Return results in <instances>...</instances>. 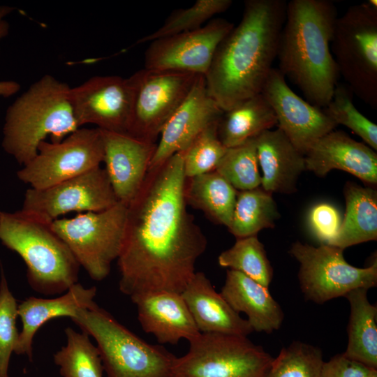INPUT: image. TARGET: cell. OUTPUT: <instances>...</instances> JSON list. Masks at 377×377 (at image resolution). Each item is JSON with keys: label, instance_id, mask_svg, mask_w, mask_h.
<instances>
[{"label": "cell", "instance_id": "cb8c5ba5", "mask_svg": "<svg viewBox=\"0 0 377 377\" xmlns=\"http://www.w3.org/2000/svg\"><path fill=\"white\" fill-rule=\"evenodd\" d=\"M221 295L238 313H244L253 331L271 334L278 330L284 313L268 288L244 274L228 269Z\"/></svg>", "mask_w": 377, "mask_h": 377}, {"label": "cell", "instance_id": "d590c367", "mask_svg": "<svg viewBox=\"0 0 377 377\" xmlns=\"http://www.w3.org/2000/svg\"><path fill=\"white\" fill-rule=\"evenodd\" d=\"M219 120L206 127L183 151V165L186 178L214 170L225 154L227 148L223 146L218 136Z\"/></svg>", "mask_w": 377, "mask_h": 377}, {"label": "cell", "instance_id": "8992f818", "mask_svg": "<svg viewBox=\"0 0 377 377\" xmlns=\"http://www.w3.org/2000/svg\"><path fill=\"white\" fill-rule=\"evenodd\" d=\"M72 320L95 339L107 377H175V355L145 341L97 304Z\"/></svg>", "mask_w": 377, "mask_h": 377}, {"label": "cell", "instance_id": "f546056e", "mask_svg": "<svg viewBox=\"0 0 377 377\" xmlns=\"http://www.w3.org/2000/svg\"><path fill=\"white\" fill-rule=\"evenodd\" d=\"M66 345L54 355L62 377H103V367L97 346L89 336L71 327L65 330Z\"/></svg>", "mask_w": 377, "mask_h": 377}, {"label": "cell", "instance_id": "2e32d148", "mask_svg": "<svg viewBox=\"0 0 377 377\" xmlns=\"http://www.w3.org/2000/svg\"><path fill=\"white\" fill-rule=\"evenodd\" d=\"M261 93L275 113L278 128L304 155L337 126L323 109L296 94L278 68L272 69Z\"/></svg>", "mask_w": 377, "mask_h": 377}, {"label": "cell", "instance_id": "7c38bea8", "mask_svg": "<svg viewBox=\"0 0 377 377\" xmlns=\"http://www.w3.org/2000/svg\"><path fill=\"white\" fill-rule=\"evenodd\" d=\"M103 156L101 129L79 128L60 142H41L17 176L30 188L41 189L100 167Z\"/></svg>", "mask_w": 377, "mask_h": 377}, {"label": "cell", "instance_id": "ba28073f", "mask_svg": "<svg viewBox=\"0 0 377 377\" xmlns=\"http://www.w3.org/2000/svg\"><path fill=\"white\" fill-rule=\"evenodd\" d=\"M126 216L127 205L119 201L103 211L57 219L50 226L89 276L102 281L108 276L112 263L119 256Z\"/></svg>", "mask_w": 377, "mask_h": 377}, {"label": "cell", "instance_id": "52a82bcc", "mask_svg": "<svg viewBox=\"0 0 377 377\" xmlns=\"http://www.w3.org/2000/svg\"><path fill=\"white\" fill-rule=\"evenodd\" d=\"M339 75L358 98L377 108V1L350 6L338 17L331 41Z\"/></svg>", "mask_w": 377, "mask_h": 377}, {"label": "cell", "instance_id": "e0dca14e", "mask_svg": "<svg viewBox=\"0 0 377 377\" xmlns=\"http://www.w3.org/2000/svg\"><path fill=\"white\" fill-rule=\"evenodd\" d=\"M223 112L209 94L205 77L198 75L185 100L162 128L149 170L185 150L201 131L219 121Z\"/></svg>", "mask_w": 377, "mask_h": 377}, {"label": "cell", "instance_id": "4dcf8cb0", "mask_svg": "<svg viewBox=\"0 0 377 377\" xmlns=\"http://www.w3.org/2000/svg\"><path fill=\"white\" fill-rule=\"evenodd\" d=\"M218 263L221 267L239 272L267 288L273 278V268L257 235L237 239L230 248L219 256Z\"/></svg>", "mask_w": 377, "mask_h": 377}, {"label": "cell", "instance_id": "44dd1931", "mask_svg": "<svg viewBox=\"0 0 377 377\" xmlns=\"http://www.w3.org/2000/svg\"><path fill=\"white\" fill-rule=\"evenodd\" d=\"M96 292L94 286L86 288L77 283L59 297L47 299L29 297L21 302L17 306V315L22 327L14 353L26 355L31 361L33 339L40 327L60 317L72 320L81 310L94 307L96 305L94 302Z\"/></svg>", "mask_w": 377, "mask_h": 377}, {"label": "cell", "instance_id": "484cf974", "mask_svg": "<svg viewBox=\"0 0 377 377\" xmlns=\"http://www.w3.org/2000/svg\"><path fill=\"white\" fill-rule=\"evenodd\" d=\"M367 288H356L344 297L350 304L346 357L377 369V307L368 300Z\"/></svg>", "mask_w": 377, "mask_h": 377}, {"label": "cell", "instance_id": "4fadbf2b", "mask_svg": "<svg viewBox=\"0 0 377 377\" xmlns=\"http://www.w3.org/2000/svg\"><path fill=\"white\" fill-rule=\"evenodd\" d=\"M118 202L105 170L98 167L47 188L27 189L20 211L51 223L68 212H101Z\"/></svg>", "mask_w": 377, "mask_h": 377}, {"label": "cell", "instance_id": "30bf717a", "mask_svg": "<svg viewBox=\"0 0 377 377\" xmlns=\"http://www.w3.org/2000/svg\"><path fill=\"white\" fill-rule=\"evenodd\" d=\"M198 76L144 68L128 77L131 108L126 133L156 143L164 125L185 100Z\"/></svg>", "mask_w": 377, "mask_h": 377}, {"label": "cell", "instance_id": "277c9868", "mask_svg": "<svg viewBox=\"0 0 377 377\" xmlns=\"http://www.w3.org/2000/svg\"><path fill=\"white\" fill-rule=\"evenodd\" d=\"M70 89L66 83L45 75L8 108L2 147L18 163L31 161L47 135L58 142L79 128Z\"/></svg>", "mask_w": 377, "mask_h": 377}, {"label": "cell", "instance_id": "f35d334b", "mask_svg": "<svg viewBox=\"0 0 377 377\" xmlns=\"http://www.w3.org/2000/svg\"><path fill=\"white\" fill-rule=\"evenodd\" d=\"M371 369L338 354L324 362L321 377H367Z\"/></svg>", "mask_w": 377, "mask_h": 377}, {"label": "cell", "instance_id": "d4e9b609", "mask_svg": "<svg viewBox=\"0 0 377 377\" xmlns=\"http://www.w3.org/2000/svg\"><path fill=\"white\" fill-rule=\"evenodd\" d=\"M346 212L336 237L327 244L345 249L377 239V191L347 182Z\"/></svg>", "mask_w": 377, "mask_h": 377}, {"label": "cell", "instance_id": "ab89813d", "mask_svg": "<svg viewBox=\"0 0 377 377\" xmlns=\"http://www.w3.org/2000/svg\"><path fill=\"white\" fill-rule=\"evenodd\" d=\"M13 8L1 6H0V40L6 37L9 31V24L5 17L13 10ZM20 87L18 83L14 81H0V96L5 98L15 94Z\"/></svg>", "mask_w": 377, "mask_h": 377}, {"label": "cell", "instance_id": "603a6c76", "mask_svg": "<svg viewBox=\"0 0 377 377\" xmlns=\"http://www.w3.org/2000/svg\"><path fill=\"white\" fill-rule=\"evenodd\" d=\"M256 142L261 187L272 194L295 192L298 178L306 170L304 155L279 128L263 132Z\"/></svg>", "mask_w": 377, "mask_h": 377}, {"label": "cell", "instance_id": "5bb4252c", "mask_svg": "<svg viewBox=\"0 0 377 377\" xmlns=\"http://www.w3.org/2000/svg\"><path fill=\"white\" fill-rule=\"evenodd\" d=\"M234 26L226 19L214 18L197 29L151 41L145 68L205 76L218 45Z\"/></svg>", "mask_w": 377, "mask_h": 377}, {"label": "cell", "instance_id": "9a60e30c", "mask_svg": "<svg viewBox=\"0 0 377 377\" xmlns=\"http://www.w3.org/2000/svg\"><path fill=\"white\" fill-rule=\"evenodd\" d=\"M70 99L79 128L94 124L103 131L127 133L131 108L128 78L96 75L71 87Z\"/></svg>", "mask_w": 377, "mask_h": 377}, {"label": "cell", "instance_id": "e575fe53", "mask_svg": "<svg viewBox=\"0 0 377 377\" xmlns=\"http://www.w3.org/2000/svg\"><path fill=\"white\" fill-rule=\"evenodd\" d=\"M353 93L337 84L331 100L324 108L325 113L337 124L343 125L360 136L371 149H377V126L355 108Z\"/></svg>", "mask_w": 377, "mask_h": 377}, {"label": "cell", "instance_id": "d6a6232c", "mask_svg": "<svg viewBox=\"0 0 377 377\" xmlns=\"http://www.w3.org/2000/svg\"><path fill=\"white\" fill-rule=\"evenodd\" d=\"M232 3L231 0H197L188 8L172 11L161 27L140 38L138 43H150L158 38L200 28L215 15L227 10Z\"/></svg>", "mask_w": 377, "mask_h": 377}, {"label": "cell", "instance_id": "8fae6325", "mask_svg": "<svg viewBox=\"0 0 377 377\" xmlns=\"http://www.w3.org/2000/svg\"><path fill=\"white\" fill-rule=\"evenodd\" d=\"M289 253L300 263L302 292L316 304L344 297L356 288L369 289L377 285L376 260L367 267H356L345 260L343 249L327 244L313 246L295 242Z\"/></svg>", "mask_w": 377, "mask_h": 377}, {"label": "cell", "instance_id": "1f68e13d", "mask_svg": "<svg viewBox=\"0 0 377 377\" xmlns=\"http://www.w3.org/2000/svg\"><path fill=\"white\" fill-rule=\"evenodd\" d=\"M237 191L251 190L261 184L256 138L227 148L215 170Z\"/></svg>", "mask_w": 377, "mask_h": 377}, {"label": "cell", "instance_id": "836d02e7", "mask_svg": "<svg viewBox=\"0 0 377 377\" xmlns=\"http://www.w3.org/2000/svg\"><path fill=\"white\" fill-rule=\"evenodd\" d=\"M323 363L319 348L295 341L273 358L265 377H321Z\"/></svg>", "mask_w": 377, "mask_h": 377}, {"label": "cell", "instance_id": "74e56055", "mask_svg": "<svg viewBox=\"0 0 377 377\" xmlns=\"http://www.w3.org/2000/svg\"><path fill=\"white\" fill-rule=\"evenodd\" d=\"M309 221L322 244H330L337 235L341 224L338 210L327 203L315 205L309 212Z\"/></svg>", "mask_w": 377, "mask_h": 377}, {"label": "cell", "instance_id": "4316f807", "mask_svg": "<svg viewBox=\"0 0 377 377\" xmlns=\"http://www.w3.org/2000/svg\"><path fill=\"white\" fill-rule=\"evenodd\" d=\"M277 126L275 113L260 93L223 112L218 124V136L226 148L240 145Z\"/></svg>", "mask_w": 377, "mask_h": 377}, {"label": "cell", "instance_id": "83f0119b", "mask_svg": "<svg viewBox=\"0 0 377 377\" xmlns=\"http://www.w3.org/2000/svg\"><path fill=\"white\" fill-rule=\"evenodd\" d=\"M237 195V191L216 170L186 178V205L200 210L216 224L230 226Z\"/></svg>", "mask_w": 377, "mask_h": 377}, {"label": "cell", "instance_id": "3957f363", "mask_svg": "<svg viewBox=\"0 0 377 377\" xmlns=\"http://www.w3.org/2000/svg\"><path fill=\"white\" fill-rule=\"evenodd\" d=\"M337 17L331 1L292 0L279 41L278 69L320 108L331 100L340 75L330 47Z\"/></svg>", "mask_w": 377, "mask_h": 377}, {"label": "cell", "instance_id": "ac0fdd59", "mask_svg": "<svg viewBox=\"0 0 377 377\" xmlns=\"http://www.w3.org/2000/svg\"><path fill=\"white\" fill-rule=\"evenodd\" d=\"M101 131L105 170L118 201L128 205L144 182L156 143L140 140L126 133Z\"/></svg>", "mask_w": 377, "mask_h": 377}, {"label": "cell", "instance_id": "b9f144b4", "mask_svg": "<svg viewBox=\"0 0 377 377\" xmlns=\"http://www.w3.org/2000/svg\"><path fill=\"white\" fill-rule=\"evenodd\" d=\"M1 211H0V219H1Z\"/></svg>", "mask_w": 377, "mask_h": 377}, {"label": "cell", "instance_id": "7402d4cb", "mask_svg": "<svg viewBox=\"0 0 377 377\" xmlns=\"http://www.w3.org/2000/svg\"><path fill=\"white\" fill-rule=\"evenodd\" d=\"M181 294L200 333L247 337L253 332L204 272H196Z\"/></svg>", "mask_w": 377, "mask_h": 377}, {"label": "cell", "instance_id": "9c48e42d", "mask_svg": "<svg viewBox=\"0 0 377 377\" xmlns=\"http://www.w3.org/2000/svg\"><path fill=\"white\" fill-rule=\"evenodd\" d=\"M188 342L175 377H265L274 358L244 336L200 333Z\"/></svg>", "mask_w": 377, "mask_h": 377}, {"label": "cell", "instance_id": "7a4b0ae2", "mask_svg": "<svg viewBox=\"0 0 377 377\" xmlns=\"http://www.w3.org/2000/svg\"><path fill=\"white\" fill-rule=\"evenodd\" d=\"M284 0H246L241 21L218 45L204 76L223 112L260 93L277 57L286 20Z\"/></svg>", "mask_w": 377, "mask_h": 377}, {"label": "cell", "instance_id": "6da1fadb", "mask_svg": "<svg viewBox=\"0 0 377 377\" xmlns=\"http://www.w3.org/2000/svg\"><path fill=\"white\" fill-rule=\"evenodd\" d=\"M184 152L148 170L127 205L117 258L119 290L132 297L158 291L182 293L195 274L207 241L187 210Z\"/></svg>", "mask_w": 377, "mask_h": 377}, {"label": "cell", "instance_id": "8d00e7d4", "mask_svg": "<svg viewBox=\"0 0 377 377\" xmlns=\"http://www.w3.org/2000/svg\"><path fill=\"white\" fill-rule=\"evenodd\" d=\"M17 300L12 294L2 266L0 280V377H9L8 367L14 353L19 332L16 325Z\"/></svg>", "mask_w": 377, "mask_h": 377}, {"label": "cell", "instance_id": "f1b7e54d", "mask_svg": "<svg viewBox=\"0 0 377 377\" xmlns=\"http://www.w3.org/2000/svg\"><path fill=\"white\" fill-rule=\"evenodd\" d=\"M280 214L272 194L262 187L237 191L229 232L237 239L272 228Z\"/></svg>", "mask_w": 377, "mask_h": 377}, {"label": "cell", "instance_id": "60d3db41", "mask_svg": "<svg viewBox=\"0 0 377 377\" xmlns=\"http://www.w3.org/2000/svg\"><path fill=\"white\" fill-rule=\"evenodd\" d=\"M367 377H377V369H371Z\"/></svg>", "mask_w": 377, "mask_h": 377}, {"label": "cell", "instance_id": "d6986e66", "mask_svg": "<svg viewBox=\"0 0 377 377\" xmlns=\"http://www.w3.org/2000/svg\"><path fill=\"white\" fill-rule=\"evenodd\" d=\"M306 170L323 177L333 169L348 172L374 186L377 184V154L368 145L333 130L319 138L304 155Z\"/></svg>", "mask_w": 377, "mask_h": 377}, {"label": "cell", "instance_id": "5b68a950", "mask_svg": "<svg viewBox=\"0 0 377 377\" xmlns=\"http://www.w3.org/2000/svg\"><path fill=\"white\" fill-rule=\"evenodd\" d=\"M0 240L22 258L34 290L46 295H58L77 283L80 265L50 223L20 210L1 212Z\"/></svg>", "mask_w": 377, "mask_h": 377}, {"label": "cell", "instance_id": "ffe728a7", "mask_svg": "<svg viewBox=\"0 0 377 377\" xmlns=\"http://www.w3.org/2000/svg\"><path fill=\"white\" fill-rule=\"evenodd\" d=\"M131 300L143 331L160 343L175 345L183 339L189 341L200 333L181 293L151 292Z\"/></svg>", "mask_w": 377, "mask_h": 377}]
</instances>
